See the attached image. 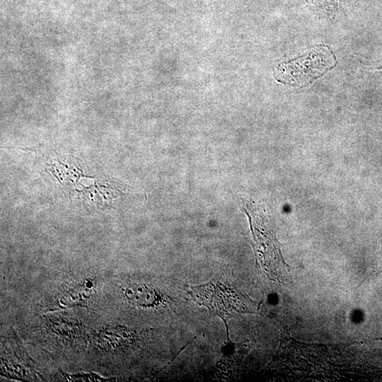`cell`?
Masks as SVG:
<instances>
[{
	"mask_svg": "<svg viewBox=\"0 0 382 382\" xmlns=\"http://www.w3.org/2000/svg\"><path fill=\"white\" fill-rule=\"evenodd\" d=\"M190 295L199 304L207 307L212 315L218 316L225 323L236 313H252L251 299L236 289L219 282H210L190 287Z\"/></svg>",
	"mask_w": 382,
	"mask_h": 382,
	"instance_id": "6da1fadb",
	"label": "cell"
},
{
	"mask_svg": "<svg viewBox=\"0 0 382 382\" xmlns=\"http://www.w3.org/2000/svg\"><path fill=\"white\" fill-rule=\"evenodd\" d=\"M374 68L377 70H382V59L377 62L374 66Z\"/></svg>",
	"mask_w": 382,
	"mask_h": 382,
	"instance_id": "277c9868",
	"label": "cell"
},
{
	"mask_svg": "<svg viewBox=\"0 0 382 382\" xmlns=\"http://www.w3.org/2000/svg\"><path fill=\"white\" fill-rule=\"evenodd\" d=\"M124 296L132 304L140 307H154L161 303L163 296L158 290L146 284L133 283L124 290Z\"/></svg>",
	"mask_w": 382,
	"mask_h": 382,
	"instance_id": "3957f363",
	"label": "cell"
},
{
	"mask_svg": "<svg viewBox=\"0 0 382 382\" xmlns=\"http://www.w3.org/2000/svg\"><path fill=\"white\" fill-rule=\"evenodd\" d=\"M335 64L331 51L320 45L300 57L280 64L276 69L275 76L282 83L301 86L311 83Z\"/></svg>",
	"mask_w": 382,
	"mask_h": 382,
	"instance_id": "7a4b0ae2",
	"label": "cell"
}]
</instances>
